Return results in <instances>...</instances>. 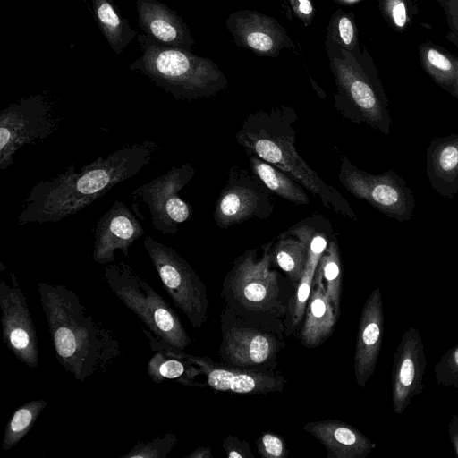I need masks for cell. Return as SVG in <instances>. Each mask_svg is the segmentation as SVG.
I'll list each match as a JSON object with an SVG mask.
<instances>
[{
  "label": "cell",
  "mask_w": 458,
  "mask_h": 458,
  "mask_svg": "<svg viewBox=\"0 0 458 458\" xmlns=\"http://www.w3.org/2000/svg\"><path fill=\"white\" fill-rule=\"evenodd\" d=\"M157 148L148 140L126 145L106 157H98L79 173L72 165L36 183L23 200L18 224L55 223L78 213L116 184L135 176L150 163Z\"/></svg>",
  "instance_id": "cell-1"
},
{
  "label": "cell",
  "mask_w": 458,
  "mask_h": 458,
  "mask_svg": "<svg viewBox=\"0 0 458 458\" xmlns=\"http://www.w3.org/2000/svg\"><path fill=\"white\" fill-rule=\"evenodd\" d=\"M55 358L65 372L83 382L106 374L123 358L112 329L91 315L79 295L63 284H38Z\"/></svg>",
  "instance_id": "cell-2"
},
{
  "label": "cell",
  "mask_w": 458,
  "mask_h": 458,
  "mask_svg": "<svg viewBox=\"0 0 458 458\" xmlns=\"http://www.w3.org/2000/svg\"><path fill=\"white\" fill-rule=\"evenodd\" d=\"M297 119L295 109L289 106L259 110L245 118L235 134L236 141L248 155H256L293 177L318 196L327 208L345 218L356 219L343 195L324 182L297 152Z\"/></svg>",
  "instance_id": "cell-3"
},
{
  "label": "cell",
  "mask_w": 458,
  "mask_h": 458,
  "mask_svg": "<svg viewBox=\"0 0 458 458\" xmlns=\"http://www.w3.org/2000/svg\"><path fill=\"white\" fill-rule=\"evenodd\" d=\"M274 241L239 255L225 275V303L248 314L278 318L287 325L296 285L272 263Z\"/></svg>",
  "instance_id": "cell-4"
},
{
  "label": "cell",
  "mask_w": 458,
  "mask_h": 458,
  "mask_svg": "<svg viewBox=\"0 0 458 458\" xmlns=\"http://www.w3.org/2000/svg\"><path fill=\"white\" fill-rule=\"evenodd\" d=\"M141 55L129 69L148 77L175 99L195 100L210 98L229 84L225 73L209 58L177 47L156 43L138 34Z\"/></svg>",
  "instance_id": "cell-5"
},
{
  "label": "cell",
  "mask_w": 458,
  "mask_h": 458,
  "mask_svg": "<svg viewBox=\"0 0 458 458\" xmlns=\"http://www.w3.org/2000/svg\"><path fill=\"white\" fill-rule=\"evenodd\" d=\"M326 43L336 84L335 108L352 123L389 134L393 124L389 102L370 56L366 51L353 55L330 41Z\"/></svg>",
  "instance_id": "cell-6"
},
{
  "label": "cell",
  "mask_w": 458,
  "mask_h": 458,
  "mask_svg": "<svg viewBox=\"0 0 458 458\" xmlns=\"http://www.w3.org/2000/svg\"><path fill=\"white\" fill-rule=\"evenodd\" d=\"M219 322L221 361L246 369H277L278 355L286 346L284 321L240 312L225 304Z\"/></svg>",
  "instance_id": "cell-7"
},
{
  "label": "cell",
  "mask_w": 458,
  "mask_h": 458,
  "mask_svg": "<svg viewBox=\"0 0 458 458\" xmlns=\"http://www.w3.org/2000/svg\"><path fill=\"white\" fill-rule=\"evenodd\" d=\"M104 276L112 292L156 335L182 351L191 344L177 312L128 263L107 264Z\"/></svg>",
  "instance_id": "cell-8"
},
{
  "label": "cell",
  "mask_w": 458,
  "mask_h": 458,
  "mask_svg": "<svg viewBox=\"0 0 458 458\" xmlns=\"http://www.w3.org/2000/svg\"><path fill=\"white\" fill-rule=\"evenodd\" d=\"M61 116L44 94L22 98L0 112V169L13 163L16 152L29 144L44 140L55 132Z\"/></svg>",
  "instance_id": "cell-9"
},
{
  "label": "cell",
  "mask_w": 458,
  "mask_h": 458,
  "mask_svg": "<svg viewBox=\"0 0 458 458\" xmlns=\"http://www.w3.org/2000/svg\"><path fill=\"white\" fill-rule=\"evenodd\" d=\"M143 245L174 306L182 311L195 328H201L208 314V299L204 283L193 267L172 247L152 237H146Z\"/></svg>",
  "instance_id": "cell-10"
},
{
  "label": "cell",
  "mask_w": 458,
  "mask_h": 458,
  "mask_svg": "<svg viewBox=\"0 0 458 458\" xmlns=\"http://www.w3.org/2000/svg\"><path fill=\"white\" fill-rule=\"evenodd\" d=\"M340 159L338 180L352 195L390 218L411 220L416 200L403 177L393 170L373 174L357 167L344 155Z\"/></svg>",
  "instance_id": "cell-11"
},
{
  "label": "cell",
  "mask_w": 458,
  "mask_h": 458,
  "mask_svg": "<svg viewBox=\"0 0 458 458\" xmlns=\"http://www.w3.org/2000/svg\"><path fill=\"white\" fill-rule=\"evenodd\" d=\"M272 194L251 170L233 165L216 201V226L227 229L251 218H268L275 209Z\"/></svg>",
  "instance_id": "cell-12"
},
{
  "label": "cell",
  "mask_w": 458,
  "mask_h": 458,
  "mask_svg": "<svg viewBox=\"0 0 458 458\" xmlns=\"http://www.w3.org/2000/svg\"><path fill=\"white\" fill-rule=\"evenodd\" d=\"M195 174V168L189 163L173 166L131 192L134 199L140 197L148 206L152 225L163 234H175L178 226L191 217L192 207L179 196V191Z\"/></svg>",
  "instance_id": "cell-13"
},
{
  "label": "cell",
  "mask_w": 458,
  "mask_h": 458,
  "mask_svg": "<svg viewBox=\"0 0 458 458\" xmlns=\"http://www.w3.org/2000/svg\"><path fill=\"white\" fill-rule=\"evenodd\" d=\"M11 275V284L0 282V309L4 344L21 362L30 368L38 364L36 327L16 276Z\"/></svg>",
  "instance_id": "cell-14"
},
{
  "label": "cell",
  "mask_w": 458,
  "mask_h": 458,
  "mask_svg": "<svg viewBox=\"0 0 458 458\" xmlns=\"http://www.w3.org/2000/svg\"><path fill=\"white\" fill-rule=\"evenodd\" d=\"M182 355L199 367L207 385L216 391L242 395L269 394L283 391L287 383L281 371L246 369L216 362L208 356Z\"/></svg>",
  "instance_id": "cell-15"
},
{
  "label": "cell",
  "mask_w": 458,
  "mask_h": 458,
  "mask_svg": "<svg viewBox=\"0 0 458 458\" xmlns=\"http://www.w3.org/2000/svg\"><path fill=\"white\" fill-rule=\"evenodd\" d=\"M393 358L392 405L394 412L401 415L424 388L427 360L423 340L417 328L409 327L403 332Z\"/></svg>",
  "instance_id": "cell-16"
},
{
  "label": "cell",
  "mask_w": 458,
  "mask_h": 458,
  "mask_svg": "<svg viewBox=\"0 0 458 458\" xmlns=\"http://www.w3.org/2000/svg\"><path fill=\"white\" fill-rule=\"evenodd\" d=\"M225 25L238 47L260 56L276 57L282 50L294 47L289 34L276 19L256 11L232 13Z\"/></svg>",
  "instance_id": "cell-17"
},
{
  "label": "cell",
  "mask_w": 458,
  "mask_h": 458,
  "mask_svg": "<svg viewBox=\"0 0 458 458\" xmlns=\"http://www.w3.org/2000/svg\"><path fill=\"white\" fill-rule=\"evenodd\" d=\"M145 233L138 217L123 202L114 201L98 220L93 246V260L107 265L115 260L116 250L130 257V247Z\"/></svg>",
  "instance_id": "cell-18"
},
{
  "label": "cell",
  "mask_w": 458,
  "mask_h": 458,
  "mask_svg": "<svg viewBox=\"0 0 458 458\" xmlns=\"http://www.w3.org/2000/svg\"><path fill=\"white\" fill-rule=\"evenodd\" d=\"M384 311L381 291L375 288L366 300L359 319L353 369L357 385L365 387L373 375L381 351Z\"/></svg>",
  "instance_id": "cell-19"
},
{
  "label": "cell",
  "mask_w": 458,
  "mask_h": 458,
  "mask_svg": "<svg viewBox=\"0 0 458 458\" xmlns=\"http://www.w3.org/2000/svg\"><path fill=\"white\" fill-rule=\"evenodd\" d=\"M138 23L143 34L162 46L191 51L195 41L184 21L157 0H136Z\"/></svg>",
  "instance_id": "cell-20"
},
{
  "label": "cell",
  "mask_w": 458,
  "mask_h": 458,
  "mask_svg": "<svg viewBox=\"0 0 458 458\" xmlns=\"http://www.w3.org/2000/svg\"><path fill=\"white\" fill-rule=\"evenodd\" d=\"M333 234L331 224L327 218L321 215L312 216L307 261L301 278L296 285L286 325V336L296 334L301 326L320 258Z\"/></svg>",
  "instance_id": "cell-21"
},
{
  "label": "cell",
  "mask_w": 458,
  "mask_h": 458,
  "mask_svg": "<svg viewBox=\"0 0 458 458\" xmlns=\"http://www.w3.org/2000/svg\"><path fill=\"white\" fill-rule=\"evenodd\" d=\"M149 340L152 356L147 364V372L155 383L174 380L186 386L204 387L207 383L197 382L202 374L199 367L182 355V350L175 347L151 330L143 329Z\"/></svg>",
  "instance_id": "cell-22"
},
{
  "label": "cell",
  "mask_w": 458,
  "mask_h": 458,
  "mask_svg": "<svg viewBox=\"0 0 458 458\" xmlns=\"http://www.w3.org/2000/svg\"><path fill=\"white\" fill-rule=\"evenodd\" d=\"M302 428L326 448L327 458H365L376 447L358 428L339 420L310 421Z\"/></svg>",
  "instance_id": "cell-23"
},
{
  "label": "cell",
  "mask_w": 458,
  "mask_h": 458,
  "mask_svg": "<svg viewBox=\"0 0 458 458\" xmlns=\"http://www.w3.org/2000/svg\"><path fill=\"white\" fill-rule=\"evenodd\" d=\"M426 174L432 189L452 199L458 192V133L432 140L426 154Z\"/></svg>",
  "instance_id": "cell-24"
},
{
  "label": "cell",
  "mask_w": 458,
  "mask_h": 458,
  "mask_svg": "<svg viewBox=\"0 0 458 458\" xmlns=\"http://www.w3.org/2000/svg\"><path fill=\"white\" fill-rule=\"evenodd\" d=\"M311 228L312 217L301 220L281 233L271 250L273 265L295 285L301 280L306 265Z\"/></svg>",
  "instance_id": "cell-25"
},
{
  "label": "cell",
  "mask_w": 458,
  "mask_h": 458,
  "mask_svg": "<svg viewBox=\"0 0 458 458\" xmlns=\"http://www.w3.org/2000/svg\"><path fill=\"white\" fill-rule=\"evenodd\" d=\"M336 318L320 279L315 275L298 338L306 348L321 345L334 333Z\"/></svg>",
  "instance_id": "cell-26"
},
{
  "label": "cell",
  "mask_w": 458,
  "mask_h": 458,
  "mask_svg": "<svg viewBox=\"0 0 458 458\" xmlns=\"http://www.w3.org/2000/svg\"><path fill=\"white\" fill-rule=\"evenodd\" d=\"M97 23L115 54L122 53L138 33L118 12L113 0H92Z\"/></svg>",
  "instance_id": "cell-27"
},
{
  "label": "cell",
  "mask_w": 458,
  "mask_h": 458,
  "mask_svg": "<svg viewBox=\"0 0 458 458\" xmlns=\"http://www.w3.org/2000/svg\"><path fill=\"white\" fill-rule=\"evenodd\" d=\"M250 170L276 196L297 205H309L304 187L293 177L256 155H248Z\"/></svg>",
  "instance_id": "cell-28"
},
{
  "label": "cell",
  "mask_w": 458,
  "mask_h": 458,
  "mask_svg": "<svg viewBox=\"0 0 458 458\" xmlns=\"http://www.w3.org/2000/svg\"><path fill=\"white\" fill-rule=\"evenodd\" d=\"M321 281L326 295L337 318L341 314L342 259L337 239L331 237L323 252L316 274Z\"/></svg>",
  "instance_id": "cell-29"
},
{
  "label": "cell",
  "mask_w": 458,
  "mask_h": 458,
  "mask_svg": "<svg viewBox=\"0 0 458 458\" xmlns=\"http://www.w3.org/2000/svg\"><path fill=\"white\" fill-rule=\"evenodd\" d=\"M419 55L424 71L437 84L453 96L456 81L454 55L430 43L420 46Z\"/></svg>",
  "instance_id": "cell-30"
},
{
  "label": "cell",
  "mask_w": 458,
  "mask_h": 458,
  "mask_svg": "<svg viewBox=\"0 0 458 458\" xmlns=\"http://www.w3.org/2000/svg\"><path fill=\"white\" fill-rule=\"evenodd\" d=\"M47 403L43 399L29 401L13 413L4 430L2 444L4 450H10L29 433Z\"/></svg>",
  "instance_id": "cell-31"
},
{
  "label": "cell",
  "mask_w": 458,
  "mask_h": 458,
  "mask_svg": "<svg viewBox=\"0 0 458 458\" xmlns=\"http://www.w3.org/2000/svg\"><path fill=\"white\" fill-rule=\"evenodd\" d=\"M327 40L344 48L353 55L361 53L355 22L350 14L342 10H337L332 15L327 26Z\"/></svg>",
  "instance_id": "cell-32"
},
{
  "label": "cell",
  "mask_w": 458,
  "mask_h": 458,
  "mask_svg": "<svg viewBox=\"0 0 458 458\" xmlns=\"http://www.w3.org/2000/svg\"><path fill=\"white\" fill-rule=\"evenodd\" d=\"M177 442L174 433H166L150 441L136 444L123 458H165Z\"/></svg>",
  "instance_id": "cell-33"
},
{
  "label": "cell",
  "mask_w": 458,
  "mask_h": 458,
  "mask_svg": "<svg viewBox=\"0 0 458 458\" xmlns=\"http://www.w3.org/2000/svg\"><path fill=\"white\" fill-rule=\"evenodd\" d=\"M379 8L388 24L397 31L404 30L414 15L411 0H378Z\"/></svg>",
  "instance_id": "cell-34"
},
{
  "label": "cell",
  "mask_w": 458,
  "mask_h": 458,
  "mask_svg": "<svg viewBox=\"0 0 458 458\" xmlns=\"http://www.w3.org/2000/svg\"><path fill=\"white\" fill-rule=\"evenodd\" d=\"M438 385L458 388V344L447 350L435 365Z\"/></svg>",
  "instance_id": "cell-35"
},
{
  "label": "cell",
  "mask_w": 458,
  "mask_h": 458,
  "mask_svg": "<svg viewBox=\"0 0 458 458\" xmlns=\"http://www.w3.org/2000/svg\"><path fill=\"white\" fill-rule=\"evenodd\" d=\"M256 448L263 458H285L289 453L284 437L270 431H265L259 436Z\"/></svg>",
  "instance_id": "cell-36"
},
{
  "label": "cell",
  "mask_w": 458,
  "mask_h": 458,
  "mask_svg": "<svg viewBox=\"0 0 458 458\" xmlns=\"http://www.w3.org/2000/svg\"><path fill=\"white\" fill-rule=\"evenodd\" d=\"M445 13L448 24L446 38L458 48V0H437Z\"/></svg>",
  "instance_id": "cell-37"
},
{
  "label": "cell",
  "mask_w": 458,
  "mask_h": 458,
  "mask_svg": "<svg viewBox=\"0 0 458 458\" xmlns=\"http://www.w3.org/2000/svg\"><path fill=\"white\" fill-rule=\"evenodd\" d=\"M222 447L228 458H254L250 444L236 436L227 435L223 439Z\"/></svg>",
  "instance_id": "cell-38"
},
{
  "label": "cell",
  "mask_w": 458,
  "mask_h": 458,
  "mask_svg": "<svg viewBox=\"0 0 458 458\" xmlns=\"http://www.w3.org/2000/svg\"><path fill=\"white\" fill-rule=\"evenodd\" d=\"M291 13L309 27L314 19L315 11L311 0H288Z\"/></svg>",
  "instance_id": "cell-39"
},
{
  "label": "cell",
  "mask_w": 458,
  "mask_h": 458,
  "mask_svg": "<svg viewBox=\"0 0 458 458\" xmlns=\"http://www.w3.org/2000/svg\"><path fill=\"white\" fill-rule=\"evenodd\" d=\"M449 438L455 455L458 457V415H454L448 425Z\"/></svg>",
  "instance_id": "cell-40"
},
{
  "label": "cell",
  "mask_w": 458,
  "mask_h": 458,
  "mask_svg": "<svg viewBox=\"0 0 458 458\" xmlns=\"http://www.w3.org/2000/svg\"><path fill=\"white\" fill-rule=\"evenodd\" d=\"M185 458H213L212 450L209 446H201L191 452Z\"/></svg>",
  "instance_id": "cell-41"
},
{
  "label": "cell",
  "mask_w": 458,
  "mask_h": 458,
  "mask_svg": "<svg viewBox=\"0 0 458 458\" xmlns=\"http://www.w3.org/2000/svg\"><path fill=\"white\" fill-rule=\"evenodd\" d=\"M454 60L455 68H456V81H455L454 92L453 96L458 98V57H455L454 55Z\"/></svg>",
  "instance_id": "cell-42"
}]
</instances>
